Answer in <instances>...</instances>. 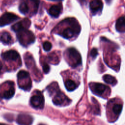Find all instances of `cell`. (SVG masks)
<instances>
[{
    "label": "cell",
    "instance_id": "16",
    "mask_svg": "<svg viewBox=\"0 0 125 125\" xmlns=\"http://www.w3.org/2000/svg\"><path fill=\"white\" fill-rule=\"evenodd\" d=\"M64 85L66 89L69 91H73L77 88V84L74 81L70 79L66 80L64 83Z\"/></svg>",
    "mask_w": 125,
    "mask_h": 125
},
{
    "label": "cell",
    "instance_id": "19",
    "mask_svg": "<svg viewBox=\"0 0 125 125\" xmlns=\"http://www.w3.org/2000/svg\"><path fill=\"white\" fill-rule=\"evenodd\" d=\"M103 79L105 83L112 85H115L117 83V80L115 78L110 75H104Z\"/></svg>",
    "mask_w": 125,
    "mask_h": 125
},
{
    "label": "cell",
    "instance_id": "7",
    "mask_svg": "<svg viewBox=\"0 0 125 125\" xmlns=\"http://www.w3.org/2000/svg\"><path fill=\"white\" fill-rule=\"evenodd\" d=\"M89 86L91 91L98 95H101L104 94L106 90L109 89L106 85L103 83H91L89 84Z\"/></svg>",
    "mask_w": 125,
    "mask_h": 125
},
{
    "label": "cell",
    "instance_id": "13",
    "mask_svg": "<svg viewBox=\"0 0 125 125\" xmlns=\"http://www.w3.org/2000/svg\"><path fill=\"white\" fill-rule=\"evenodd\" d=\"M115 27L119 32H125V16H123L119 18L115 24Z\"/></svg>",
    "mask_w": 125,
    "mask_h": 125
},
{
    "label": "cell",
    "instance_id": "20",
    "mask_svg": "<svg viewBox=\"0 0 125 125\" xmlns=\"http://www.w3.org/2000/svg\"><path fill=\"white\" fill-rule=\"evenodd\" d=\"M17 77L18 81H21L30 78L29 73L27 71L23 70H21L18 72L17 74Z\"/></svg>",
    "mask_w": 125,
    "mask_h": 125
},
{
    "label": "cell",
    "instance_id": "30",
    "mask_svg": "<svg viewBox=\"0 0 125 125\" xmlns=\"http://www.w3.org/2000/svg\"><path fill=\"white\" fill-rule=\"evenodd\" d=\"M39 125H44L43 124H39Z\"/></svg>",
    "mask_w": 125,
    "mask_h": 125
},
{
    "label": "cell",
    "instance_id": "14",
    "mask_svg": "<svg viewBox=\"0 0 125 125\" xmlns=\"http://www.w3.org/2000/svg\"><path fill=\"white\" fill-rule=\"evenodd\" d=\"M14 83H12L9 87L5 90L1 94V98L5 99H9L11 98L15 94V88L13 86Z\"/></svg>",
    "mask_w": 125,
    "mask_h": 125
},
{
    "label": "cell",
    "instance_id": "25",
    "mask_svg": "<svg viewBox=\"0 0 125 125\" xmlns=\"http://www.w3.org/2000/svg\"><path fill=\"white\" fill-rule=\"evenodd\" d=\"M42 70L45 74L48 73L50 70L49 66L45 62L43 63L42 64Z\"/></svg>",
    "mask_w": 125,
    "mask_h": 125
},
{
    "label": "cell",
    "instance_id": "6",
    "mask_svg": "<svg viewBox=\"0 0 125 125\" xmlns=\"http://www.w3.org/2000/svg\"><path fill=\"white\" fill-rule=\"evenodd\" d=\"M30 21L28 18H25L22 21L13 25L11 27V29L13 31L18 33L23 30L27 29L30 26Z\"/></svg>",
    "mask_w": 125,
    "mask_h": 125
},
{
    "label": "cell",
    "instance_id": "3",
    "mask_svg": "<svg viewBox=\"0 0 125 125\" xmlns=\"http://www.w3.org/2000/svg\"><path fill=\"white\" fill-rule=\"evenodd\" d=\"M17 37L20 43L24 46L30 44L34 42L35 40L34 34L28 29H24L18 32Z\"/></svg>",
    "mask_w": 125,
    "mask_h": 125
},
{
    "label": "cell",
    "instance_id": "22",
    "mask_svg": "<svg viewBox=\"0 0 125 125\" xmlns=\"http://www.w3.org/2000/svg\"><path fill=\"white\" fill-rule=\"evenodd\" d=\"M48 59L50 62H59V59L57 57V56L55 53H51L48 56Z\"/></svg>",
    "mask_w": 125,
    "mask_h": 125
},
{
    "label": "cell",
    "instance_id": "5",
    "mask_svg": "<svg viewBox=\"0 0 125 125\" xmlns=\"http://www.w3.org/2000/svg\"><path fill=\"white\" fill-rule=\"evenodd\" d=\"M19 19V17L15 14L12 13L6 12L0 17V26L8 25Z\"/></svg>",
    "mask_w": 125,
    "mask_h": 125
},
{
    "label": "cell",
    "instance_id": "26",
    "mask_svg": "<svg viewBox=\"0 0 125 125\" xmlns=\"http://www.w3.org/2000/svg\"><path fill=\"white\" fill-rule=\"evenodd\" d=\"M2 68V63H1V61H0V71H1Z\"/></svg>",
    "mask_w": 125,
    "mask_h": 125
},
{
    "label": "cell",
    "instance_id": "15",
    "mask_svg": "<svg viewBox=\"0 0 125 125\" xmlns=\"http://www.w3.org/2000/svg\"><path fill=\"white\" fill-rule=\"evenodd\" d=\"M0 41L4 44H9L12 42V37L7 32H3L0 36Z\"/></svg>",
    "mask_w": 125,
    "mask_h": 125
},
{
    "label": "cell",
    "instance_id": "9",
    "mask_svg": "<svg viewBox=\"0 0 125 125\" xmlns=\"http://www.w3.org/2000/svg\"><path fill=\"white\" fill-rule=\"evenodd\" d=\"M17 123L19 125H31L33 119L32 117L26 114H20L17 118Z\"/></svg>",
    "mask_w": 125,
    "mask_h": 125
},
{
    "label": "cell",
    "instance_id": "4",
    "mask_svg": "<svg viewBox=\"0 0 125 125\" xmlns=\"http://www.w3.org/2000/svg\"><path fill=\"white\" fill-rule=\"evenodd\" d=\"M30 104L33 107L36 109H42L43 107L44 99L41 92L36 91V94L31 97Z\"/></svg>",
    "mask_w": 125,
    "mask_h": 125
},
{
    "label": "cell",
    "instance_id": "2",
    "mask_svg": "<svg viewBox=\"0 0 125 125\" xmlns=\"http://www.w3.org/2000/svg\"><path fill=\"white\" fill-rule=\"evenodd\" d=\"M66 55L68 58L69 65L75 68L82 64V58L79 52L74 48L71 47L67 49Z\"/></svg>",
    "mask_w": 125,
    "mask_h": 125
},
{
    "label": "cell",
    "instance_id": "29",
    "mask_svg": "<svg viewBox=\"0 0 125 125\" xmlns=\"http://www.w3.org/2000/svg\"><path fill=\"white\" fill-rule=\"evenodd\" d=\"M106 0V1L107 2H109V1H110V0Z\"/></svg>",
    "mask_w": 125,
    "mask_h": 125
},
{
    "label": "cell",
    "instance_id": "28",
    "mask_svg": "<svg viewBox=\"0 0 125 125\" xmlns=\"http://www.w3.org/2000/svg\"><path fill=\"white\" fill-rule=\"evenodd\" d=\"M53 0V1H60V0Z\"/></svg>",
    "mask_w": 125,
    "mask_h": 125
},
{
    "label": "cell",
    "instance_id": "27",
    "mask_svg": "<svg viewBox=\"0 0 125 125\" xmlns=\"http://www.w3.org/2000/svg\"><path fill=\"white\" fill-rule=\"evenodd\" d=\"M0 125H6V124H3V123H0Z\"/></svg>",
    "mask_w": 125,
    "mask_h": 125
},
{
    "label": "cell",
    "instance_id": "12",
    "mask_svg": "<svg viewBox=\"0 0 125 125\" xmlns=\"http://www.w3.org/2000/svg\"><path fill=\"white\" fill-rule=\"evenodd\" d=\"M62 10V6L60 4L53 5L49 9L48 13L53 17L57 18L60 14Z\"/></svg>",
    "mask_w": 125,
    "mask_h": 125
},
{
    "label": "cell",
    "instance_id": "10",
    "mask_svg": "<svg viewBox=\"0 0 125 125\" xmlns=\"http://www.w3.org/2000/svg\"><path fill=\"white\" fill-rule=\"evenodd\" d=\"M103 3L101 0H92L90 2L89 7L91 13L95 15L102 10Z\"/></svg>",
    "mask_w": 125,
    "mask_h": 125
},
{
    "label": "cell",
    "instance_id": "17",
    "mask_svg": "<svg viewBox=\"0 0 125 125\" xmlns=\"http://www.w3.org/2000/svg\"><path fill=\"white\" fill-rule=\"evenodd\" d=\"M19 9L20 12L22 14L24 15L27 14L29 12V7L27 2L25 1L21 2L19 5Z\"/></svg>",
    "mask_w": 125,
    "mask_h": 125
},
{
    "label": "cell",
    "instance_id": "1",
    "mask_svg": "<svg viewBox=\"0 0 125 125\" xmlns=\"http://www.w3.org/2000/svg\"><path fill=\"white\" fill-rule=\"evenodd\" d=\"M64 21L68 26L60 34L62 37L68 39L79 34L81 30V27L75 19L73 18H67Z\"/></svg>",
    "mask_w": 125,
    "mask_h": 125
},
{
    "label": "cell",
    "instance_id": "18",
    "mask_svg": "<svg viewBox=\"0 0 125 125\" xmlns=\"http://www.w3.org/2000/svg\"><path fill=\"white\" fill-rule=\"evenodd\" d=\"M47 91L49 93V94L51 95V94H53L55 92L57 93L60 91L59 86L58 85V83H51L47 87Z\"/></svg>",
    "mask_w": 125,
    "mask_h": 125
},
{
    "label": "cell",
    "instance_id": "11",
    "mask_svg": "<svg viewBox=\"0 0 125 125\" xmlns=\"http://www.w3.org/2000/svg\"><path fill=\"white\" fill-rule=\"evenodd\" d=\"M1 57L5 61H16L20 58L19 54L14 50L7 51L1 54Z\"/></svg>",
    "mask_w": 125,
    "mask_h": 125
},
{
    "label": "cell",
    "instance_id": "8",
    "mask_svg": "<svg viewBox=\"0 0 125 125\" xmlns=\"http://www.w3.org/2000/svg\"><path fill=\"white\" fill-rule=\"evenodd\" d=\"M53 103L56 105H61L65 103L68 104L70 100L61 91H59L56 93V95L53 98Z\"/></svg>",
    "mask_w": 125,
    "mask_h": 125
},
{
    "label": "cell",
    "instance_id": "23",
    "mask_svg": "<svg viewBox=\"0 0 125 125\" xmlns=\"http://www.w3.org/2000/svg\"><path fill=\"white\" fill-rule=\"evenodd\" d=\"M52 47L51 43L49 42H45L43 43V48L46 51H49Z\"/></svg>",
    "mask_w": 125,
    "mask_h": 125
},
{
    "label": "cell",
    "instance_id": "21",
    "mask_svg": "<svg viewBox=\"0 0 125 125\" xmlns=\"http://www.w3.org/2000/svg\"><path fill=\"white\" fill-rule=\"evenodd\" d=\"M123 108V105L120 104H116L113 105L112 107V110L114 113L116 115H119L122 111Z\"/></svg>",
    "mask_w": 125,
    "mask_h": 125
},
{
    "label": "cell",
    "instance_id": "24",
    "mask_svg": "<svg viewBox=\"0 0 125 125\" xmlns=\"http://www.w3.org/2000/svg\"><path fill=\"white\" fill-rule=\"evenodd\" d=\"M98 55V51L96 48H93L90 51V56L93 58L94 59Z\"/></svg>",
    "mask_w": 125,
    "mask_h": 125
}]
</instances>
